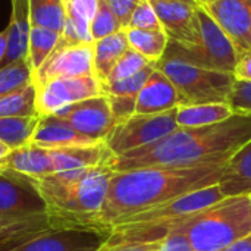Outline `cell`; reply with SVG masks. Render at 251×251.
Masks as SVG:
<instances>
[{"label":"cell","instance_id":"obj_1","mask_svg":"<svg viewBox=\"0 0 251 251\" xmlns=\"http://www.w3.org/2000/svg\"><path fill=\"white\" fill-rule=\"evenodd\" d=\"M228 163V162H226ZM226 163L199 168H140L113 171L96 228L104 234L135 215L219 184Z\"/></svg>","mask_w":251,"mask_h":251},{"label":"cell","instance_id":"obj_2","mask_svg":"<svg viewBox=\"0 0 251 251\" xmlns=\"http://www.w3.org/2000/svg\"><path fill=\"white\" fill-rule=\"evenodd\" d=\"M251 140V115L235 113L229 119L200 126L178 128L169 135L115 156L110 169L129 171L140 168H199L226 163Z\"/></svg>","mask_w":251,"mask_h":251},{"label":"cell","instance_id":"obj_3","mask_svg":"<svg viewBox=\"0 0 251 251\" xmlns=\"http://www.w3.org/2000/svg\"><path fill=\"white\" fill-rule=\"evenodd\" d=\"M113 169L109 166L75 169L34 179L51 226L96 228ZM99 231V229H97Z\"/></svg>","mask_w":251,"mask_h":251},{"label":"cell","instance_id":"obj_4","mask_svg":"<svg viewBox=\"0 0 251 251\" xmlns=\"http://www.w3.org/2000/svg\"><path fill=\"white\" fill-rule=\"evenodd\" d=\"M182 229L194 251H224L251 234L250 196L225 197L191 215Z\"/></svg>","mask_w":251,"mask_h":251},{"label":"cell","instance_id":"obj_5","mask_svg":"<svg viewBox=\"0 0 251 251\" xmlns=\"http://www.w3.org/2000/svg\"><path fill=\"white\" fill-rule=\"evenodd\" d=\"M156 66L174 82L179 106L228 103L235 81L232 72L204 69L176 59H160Z\"/></svg>","mask_w":251,"mask_h":251},{"label":"cell","instance_id":"obj_6","mask_svg":"<svg viewBox=\"0 0 251 251\" xmlns=\"http://www.w3.org/2000/svg\"><path fill=\"white\" fill-rule=\"evenodd\" d=\"M197 16L200 24V40L193 46H181L169 40L162 59H176L204 69L234 74L238 54L231 40L201 6L199 7Z\"/></svg>","mask_w":251,"mask_h":251},{"label":"cell","instance_id":"obj_7","mask_svg":"<svg viewBox=\"0 0 251 251\" xmlns=\"http://www.w3.org/2000/svg\"><path fill=\"white\" fill-rule=\"evenodd\" d=\"M46 203L32 178L0 166V224L10 226L47 216Z\"/></svg>","mask_w":251,"mask_h":251},{"label":"cell","instance_id":"obj_8","mask_svg":"<svg viewBox=\"0 0 251 251\" xmlns=\"http://www.w3.org/2000/svg\"><path fill=\"white\" fill-rule=\"evenodd\" d=\"M178 128L176 107L154 115L135 113L129 119L116 124L104 143L115 156H122L128 151L149 146Z\"/></svg>","mask_w":251,"mask_h":251},{"label":"cell","instance_id":"obj_9","mask_svg":"<svg viewBox=\"0 0 251 251\" xmlns=\"http://www.w3.org/2000/svg\"><path fill=\"white\" fill-rule=\"evenodd\" d=\"M104 241V234L93 228L49 226L0 251H99Z\"/></svg>","mask_w":251,"mask_h":251},{"label":"cell","instance_id":"obj_10","mask_svg":"<svg viewBox=\"0 0 251 251\" xmlns=\"http://www.w3.org/2000/svg\"><path fill=\"white\" fill-rule=\"evenodd\" d=\"M35 88V110L40 118L53 115L63 106L104 94L103 82L96 75L57 78Z\"/></svg>","mask_w":251,"mask_h":251},{"label":"cell","instance_id":"obj_11","mask_svg":"<svg viewBox=\"0 0 251 251\" xmlns=\"http://www.w3.org/2000/svg\"><path fill=\"white\" fill-rule=\"evenodd\" d=\"M94 74V43L65 44L57 41L54 50L32 74L34 85L46 84L57 78L85 76Z\"/></svg>","mask_w":251,"mask_h":251},{"label":"cell","instance_id":"obj_12","mask_svg":"<svg viewBox=\"0 0 251 251\" xmlns=\"http://www.w3.org/2000/svg\"><path fill=\"white\" fill-rule=\"evenodd\" d=\"M53 115L68 121L79 134L96 143H104L116 125L106 94L63 106Z\"/></svg>","mask_w":251,"mask_h":251},{"label":"cell","instance_id":"obj_13","mask_svg":"<svg viewBox=\"0 0 251 251\" xmlns=\"http://www.w3.org/2000/svg\"><path fill=\"white\" fill-rule=\"evenodd\" d=\"M171 41L193 46L200 40L199 7L196 0H150Z\"/></svg>","mask_w":251,"mask_h":251},{"label":"cell","instance_id":"obj_14","mask_svg":"<svg viewBox=\"0 0 251 251\" xmlns=\"http://www.w3.org/2000/svg\"><path fill=\"white\" fill-rule=\"evenodd\" d=\"M231 40L238 57L251 51V0H216L201 6Z\"/></svg>","mask_w":251,"mask_h":251},{"label":"cell","instance_id":"obj_15","mask_svg":"<svg viewBox=\"0 0 251 251\" xmlns=\"http://www.w3.org/2000/svg\"><path fill=\"white\" fill-rule=\"evenodd\" d=\"M181 104L174 82L156 66L137 96L135 113L154 115L172 110Z\"/></svg>","mask_w":251,"mask_h":251},{"label":"cell","instance_id":"obj_16","mask_svg":"<svg viewBox=\"0 0 251 251\" xmlns=\"http://www.w3.org/2000/svg\"><path fill=\"white\" fill-rule=\"evenodd\" d=\"M49 150V149H47ZM53 163V174L90 169L100 166H110L115 154L106 146V143H96L91 146H75L49 150Z\"/></svg>","mask_w":251,"mask_h":251},{"label":"cell","instance_id":"obj_17","mask_svg":"<svg viewBox=\"0 0 251 251\" xmlns=\"http://www.w3.org/2000/svg\"><path fill=\"white\" fill-rule=\"evenodd\" d=\"M29 144L51 150L62 147L91 146L96 144V141L79 134L68 121L56 115H47L40 118Z\"/></svg>","mask_w":251,"mask_h":251},{"label":"cell","instance_id":"obj_18","mask_svg":"<svg viewBox=\"0 0 251 251\" xmlns=\"http://www.w3.org/2000/svg\"><path fill=\"white\" fill-rule=\"evenodd\" d=\"M7 29V47L0 68L28 56V40L31 31L28 0H12V13Z\"/></svg>","mask_w":251,"mask_h":251},{"label":"cell","instance_id":"obj_19","mask_svg":"<svg viewBox=\"0 0 251 251\" xmlns=\"http://www.w3.org/2000/svg\"><path fill=\"white\" fill-rule=\"evenodd\" d=\"M0 166L16 171L32 179L53 174L50 151L47 149H41L32 144L10 150L9 154L0 162Z\"/></svg>","mask_w":251,"mask_h":251},{"label":"cell","instance_id":"obj_20","mask_svg":"<svg viewBox=\"0 0 251 251\" xmlns=\"http://www.w3.org/2000/svg\"><path fill=\"white\" fill-rule=\"evenodd\" d=\"M218 185L225 197L251 196V140L228 160Z\"/></svg>","mask_w":251,"mask_h":251},{"label":"cell","instance_id":"obj_21","mask_svg":"<svg viewBox=\"0 0 251 251\" xmlns=\"http://www.w3.org/2000/svg\"><path fill=\"white\" fill-rule=\"evenodd\" d=\"M128 49L125 29L94 41V74L101 82H106L112 69Z\"/></svg>","mask_w":251,"mask_h":251},{"label":"cell","instance_id":"obj_22","mask_svg":"<svg viewBox=\"0 0 251 251\" xmlns=\"http://www.w3.org/2000/svg\"><path fill=\"white\" fill-rule=\"evenodd\" d=\"M228 103L191 104L176 107V124L179 128H200L224 122L234 116Z\"/></svg>","mask_w":251,"mask_h":251},{"label":"cell","instance_id":"obj_23","mask_svg":"<svg viewBox=\"0 0 251 251\" xmlns=\"http://www.w3.org/2000/svg\"><path fill=\"white\" fill-rule=\"evenodd\" d=\"M40 116L0 118V141L10 150L28 146L38 125Z\"/></svg>","mask_w":251,"mask_h":251},{"label":"cell","instance_id":"obj_24","mask_svg":"<svg viewBox=\"0 0 251 251\" xmlns=\"http://www.w3.org/2000/svg\"><path fill=\"white\" fill-rule=\"evenodd\" d=\"M128 44L135 51L141 53L151 62H159L169 44V37L165 31H149L125 28Z\"/></svg>","mask_w":251,"mask_h":251},{"label":"cell","instance_id":"obj_25","mask_svg":"<svg viewBox=\"0 0 251 251\" xmlns=\"http://www.w3.org/2000/svg\"><path fill=\"white\" fill-rule=\"evenodd\" d=\"M31 25L44 26L62 34L66 22L63 0H28Z\"/></svg>","mask_w":251,"mask_h":251},{"label":"cell","instance_id":"obj_26","mask_svg":"<svg viewBox=\"0 0 251 251\" xmlns=\"http://www.w3.org/2000/svg\"><path fill=\"white\" fill-rule=\"evenodd\" d=\"M59 38H60V32H57V31H53V29H49L44 26L31 25L26 59L32 69V74L50 56V53L54 50Z\"/></svg>","mask_w":251,"mask_h":251},{"label":"cell","instance_id":"obj_27","mask_svg":"<svg viewBox=\"0 0 251 251\" xmlns=\"http://www.w3.org/2000/svg\"><path fill=\"white\" fill-rule=\"evenodd\" d=\"M37 88L34 82L0 99V118L38 116L35 110Z\"/></svg>","mask_w":251,"mask_h":251},{"label":"cell","instance_id":"obj_28","mask_svg":"<svg viewBox=\"0 0 251 251\" xmlns=\"http://www.w3.org/2000/svg\"><path fill=\"white\" fill-rule=\"evenodd\" d=\"M32 82V69L28 59H19L0 68V99Z\"/></svg>","mask_w":251,"mask_h":251},{"label":"cell","instance_id":"obj_29","mask_svg":"<svg viewBox=\"0 0 251 251\" xmlns=\"http://www.w3.org/2000/svg\"><path fill=\"white\" fill-rule=\"evenodd\" d=\"M156 63L153 62L150 63L147 68H144L143 71H140L138 74L122 79V81H116V82H106L103 84V90L106 96H124V97H137L140 90L143 88V85L146 84V81L149 79V76L151 75V72L156 69Z\"/></svg>","mask_w":251,"mask_h":251},{"label":"cell","instance_id":"obj_30","mask_svg":"<svg viewBox=\"0 0 251 251\" xmlns=\"http://www.w3.org/2000/svg\"><path fill=\"white\" fill-rule=\"evenodd\" d=\"M150 63H153V62L149 60L141 53H138V51H135L134 49L129 47L124 53V56L118 60V63L112 69V72H110L109 78L106 79V82H116V81L126 79V78L138 74L144 68H147ZM106 82H103V84H106Z\"/></svg>","mask_w":251,"mask_h":251},{"label":"cell","instance_id":"obj_31","mask_svg":"<svg viewBox=\"0 0 251 251\" xmlns=\"http://www.w3.org/2000/svg\"><path fill=\"white\" fill-rule=\"evenodd\" d=\"M49 226H51V225H50L47 216L31 219V221H24V222L15 224V225L6 226L3 231H0V247L21 243L25 238H28L29 235H32L41 229H46Z\"/></svg>","mask_w":251,"mask_h":251},{"label":"cell","instance_id":"obj_32","mask_svg":"<svg viewBox=\"0 0 251 251\" xmlns=\"http://www.w3.org/2000/svg\"><path fill=\"white\" fill-rule=\"evenodd\" d=\"M121 29H124V28H122L121 22L118 21V18L115 16V13L107 6L106 0H99L97 12L93 18V21L90 22V32H91L93 40L94 41L101 40V38L112 35Z\"/></svg>","mask_w":251,"mask_h":251},{"label":"cell","instance_id":"obj_33","mask_svg":"<svg viewBox=\"0 0 251 251\" xmlns=\"http://www.w3.org/2000/svg\"><path fill=\"white\" fill-rule=\"evenodd\" d=\"M126 28L149 29V31H163V26L151 6L150 0H141L134 10L131 21Z\"/></svg>","mask_w":251,"mask_h":251},{"label":"cell","instance_id":"obj_34","mask_svg":"<svg viewBox=\"0 0 251 251\" xmlns=\"http://www.w3.org/2000/svg\"><path fill=\"white\" fill-rule=\"evenodd\" d=\"M228 106L234 113L251 115V81L235 78L228 97Z\"/></svg>","mask_w":251,"mask_h":251},{"label":"cell","instance_id":"obj_35","mask_svg":"<svg viewBox=\"0 0 251 251\" xmlns=\"http://www.w3.org/2000/svg\"><path fill=\"white\" fill-rule=\"evenodd\" d=\"M110 101V109L116 124H121L135 115L137 97H124V96H107Z\"/></svg>","mask_w":251,"mask_h":251},{"label":"cell","instance_id":"obj_36","mask_svg":"<svg viewBox=\"0 0 251 251\" xmlns=\"http://www.w3.org/2000/svg\"><path fill=\"white\" fill-rule=\"evenodd\" d=\"M157 251H194V249L181 226L157 244Z\"/></svg>","mask_w":251,"mask_h":251},{"label":"cell","instance_id":"obj_37","mask_svg":"<svg viewBox=\"0 0 251 251\" xmlns=\"http://www.w3.org/2000/svg\"><path fill=\"white\" fill-rule=\"evenodd\" d=\"M63 1H65L66 13L76 15L88 22L93 21L99 7V0H63Z\"/></svg>","mask_w":251,"mask_h":251},{"label":"cell","instance_id":"obj_38","mask_svg":"<svg viewBox=\"0 0 251 251\" xmlns=\"http://www.w3.org/2000/svg\"><path fill=\"white\" fill-rule=\"evenodd\" d=\"M140 1L141 0H106L107 6L115 13V16L118 18V21L121 22L124 29L128 26L131 16H132L134 10L137 9Z\"/></svg>","mask_w":251,"mask_h":251},{"label":"cell","instance_id":"obj_39","mask_svg":"<svg viewBox=\"0 0 251 251\" xmlns=\"http://www.w3.org/2000/svg\"><path fill=\"white\" fill-rule=\"evenodd\" d=\"M234 75L237 79L251 81V51L238 57L234 69Z\"/></svg>","mask_w":251,"mask_h":251},{"label":"cell","instance_id":"obj_40","mask_svg":"<svg viewBox=\"0 0 251 251\" xmlns=\"http://www.w3.org/2000/svg\"><path fill=\"white\" fill-rule=\"evenodd\" d=\"M157 244H126V246H103L99 251H157Z\"/></svg>","mask_w":251,"mask_h":251},{"label":"cell","instance_id":"obj_41","mask_svg":"<svg viewBox=\"0 0 251 251\" xmlns=\"http://www.w3.org/2000/svg\"><path fill=\"white\" fill-rule=\"evenodd\" d=\"M224 251H251V234L241 238L240 241H237L235 244H232L231 247L225 249Z\"/></svg>","mask_w":251,"mask_h":251},{"label":"cell","instance_id":"obj_42","mask_svg":"<svg viewBox=\"0 0 251 251\" xmlns=\"http://www.w3.org/2000/svg\"><path fill=\"white\" fill-rule=\"evenodd\" d=\"M7 34H9L7 26L3 31H0V65L3 62V57H4V53H6V47H7Z\"/></svg>","mask_w":251,"mask_h":251},{"label":"cell","instance_id":"obj_43","mask_svg":"<svg viewBox=\"0 0 251 251\" xmlns=\"http://www.w3.org/2000/svg\"><path fill=\"white\" fill-rule=\"evenodd\" d=\"M9 151H10V149H9L7 146H4V144L0 141V162H1L7 154H9Z\"/></svg>","mask_w":251,"mask_h":251},{"label":"cell","instance_id":"obj_44","mask_svg":"<svg viewBox=\"0 0 251 251\" xmlns=\"http://www.w3.org/2000/svg\"><path fill=\"white\" fill-rule=\"evenodd\" d=\"M200 6H204V4H209V3H212V1H216V0H196Z\"/></svg>","mask_w":251,"mask_h":251},{"label":"cell","instance_id":"obj_45","mask_svg":"<svg viewBox=\"0 0 251 251\" xmlns=\"http://www.w3.org/2000/svg\"><path fill=\"white\" fill-rule=\"evenodd\" d=\"M4 228H6V226H3V225H1V224H0V231H3V229H4Z\"/></svg>","mask_w":251,"mask_h":251},{"label":"cell","instance_id":"obj_46","mask_svg":"<svg viewBox=\"0 0 251 251\" xmlns=\"http://www.w3.org/2000/svg\"><path fill=\"white\" fill-rule=\"evenodd\" d=\"M250 199H251V196H250Z\"/></svg>","mask_w":251,"mask_h":251}]
</instances>
